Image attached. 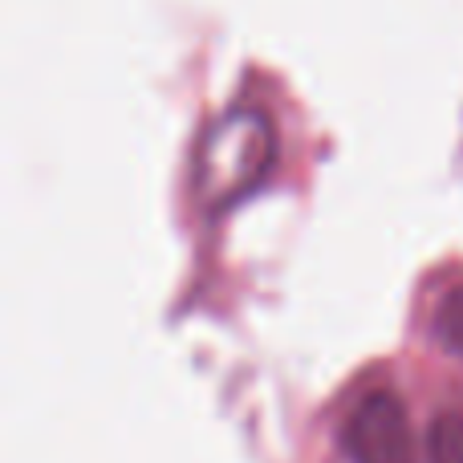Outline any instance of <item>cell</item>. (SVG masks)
<instances>
[{
    "instance_id": "obj_1",
    "label": "cell",
    "mask_w": 463,
    "mask_h": 463,
    "mask_svg": "<svg viewBox=\"0 0 463 463\" xmlns=\"http://www.w3.org/2000/svg\"><path fill=\"white\" fill-rule=\"evenodd\" d=\"M277 163V130L256 106H232L200 130L192 151V195L203 212H224L264 184Z\"/></svg>"
},
{
    "instance_id": "obj_2",
    "label": "cell",
    "mask_w": 463,
    "mask_h": 463,
    "mask_svg": "<svg viewBox=\"0 0 463 463\" xmlns=\"http://www.w3.org/2000/svg\"><path fill=\"white\" fill-rule=\"evenodd\" d=\"M342 451L350 463H415V435L399 394H362L342 423Z\"/></svg>"
},
{
    "instance_id": "obj_3",
    "label": "cell",
    "mask_w": 463,
    "mask_h": 463,
    "mask_svg": "<svg viewBox=\"0 0 463 463\" xmlns=\"http://www.w3.org/2000/svg\"><path fill=\"white\" fill-rule=\"evenodd\" d=\"M427 463H463V407L439 411L427 427Z\"/></svg>"
},
{
    "instance_id": "obj_4",
    "label": "cell",
    "mask_w": 463,
    "mask_h": 463,
    "mask_svg": "<svg viewBox=\"0 0 463 463\" xmlns=\"http://www.w3.org/2000/svg\"><path fill=\"white\" fill-rule=\"evenodd\" d=\"M431 334H435V342H439L448 354L463 358V285L448 288V293H443V301L435 305Z\"/></svg>"
}]
</instances>
